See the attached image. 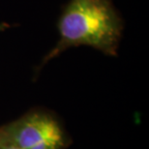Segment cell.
Listing matches in <instances>:
<instances>
[{
  "label": "cell",
  "mask_w": 149,
  "mask_h": 149,
  "mask_svg": "<svg viewBox=\"0 0 149 149\" xmlns=\"http://www.w3.org/2000/svg\"><path fill=\"white\" fill-rule=\"evenodd\" d=\"M57 28L58 42L38 70L66 49L80 46L116 56L124 22L112 0H69L59 16Z\"/></svg>",
  "instance_id": "obj_1"
},
{
  "label": "cell",
  "mask_w": 149,
  "mask_h": 149,
  "mask_svg": "<svg viewBox=\"0 0 149 149\" xmlns=\"http://www.w3.org/2000/svg\"><path fill=\"white\" fill-rule=\"evenodd\" d=\"M0 145L19 149H62L66 139L52 114L32 111L0 128Z\"/></svg>",
  "instance_id": "obj_2"
},
{
  "label": "cell",
  "mask_w": 149,
  "mask_h": 149,
  "mask_svg": "<svg viewBox=\"0 0 149 149\" xmlns=\"http://www.w3.org/2000/svg\"><path fill=\"white\" fill-rule=\"evenodd\" d=\"M0 149H19L14 146H5V145H0Z\"/></svg>",
  "instance_id": "obj_3"
}]
</instances>
